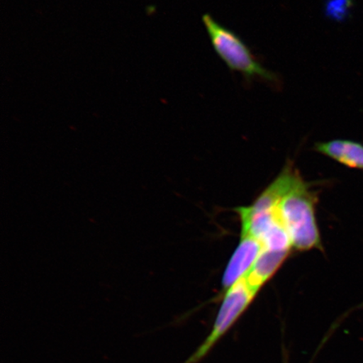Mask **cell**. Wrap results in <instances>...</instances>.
I'll use <instances>...</instances> for the list:
<instances>
[{
  "label": "cell",
  "mask_w": 363,
  "mask_h": 363,
  "mask_svg": "<svg viewBox=\"0 0 363 363\" xmlns=\"http://www.w3.org/2000/svg\"><path fill=\"white\" fill-rule=\"evenodd\" d=\"M316 195L303 179L285 195L278 207L279 214L291 240L299 252L323 251L315 217Z\"/></svg>",
  "instance_id": "obj_1"
},
{
  "label": "cell",
  "mask_w": 363,
  "mask_h": 363,
  "mask_svg": "<svg viewBox=\"0 0 363 363\" xmlns=\"http://www.w3.org/2000/svg\"><path fill=\"white\" fill-rule=\"evenodd\" d=\"M203 22L213 48L231 71L240 72L248 81L259 78L274 84L280 83L279 77L266 69L233 30L220 25L210 15H204Z\"/></svg>",
  "instance_id": "obj_2"
},
{
  "label": "cell",
  "mask_w": 363,
  "mask_h": 363,
  "mask_svg": "<svg viewBox=\"0 0 363 363\" xmlns=\"http://www.w3.org/2000/svg\"><path fill=\"white\" fill-rule=\"evenodd\" d=\"M257 293L258 291L248 284L245 277L227 289L210 335L197 351L184 363H198L201 361L215 347L218 340L223 337L240 316L246 311Z\"/></svg>",
  "instance_id": "obj_3"
},
{
  "label": "cell",
  "mask_w": 363,
  "mask_h": 363,
  "mask_svg": "<svg viewBox=\"0 0 363 363\" xmlns=\"http://www.w3.org/2000/svg\"><path fill=\"white\" fill-rule=\"evenodd\" d=\"M262 250L261 242L252 235H240L238 246L227 263L222 277V288L225 292L248 274L260 255Z\"/></svg>",
  "instance_id": "obj_4"
},
{
  "label": "cell",
  "mask_w": 363,
  "mask_h": 363,
  "mask_svg": "<svg viewBox=\"0 0 363 363\" xmlns=\"http://www.w3.org/2000/svg\"><path fill=\"white\" fill-rule=\"evenodd\" d=\"M317 152L350 169L363 170V144L352 140L335 139L315 145Z\"/></svg>",
  "instance_id": "obj_5"
},
{
  "label": "cell",
  "mask_w": 363,
  "mask_h": 363,
  "mask_svg": "<svg viewBox=\"0 0 363 363\" xmlns=\"http://www.w3.org/2000/svg\"><path fill=\"white\" fill-rule=\"evenodd\" d=\"M290 252H276L262 248L252 269L245 276L248 284L259 292L262 286L269 282L289 256Z\"/></svg>",
  "instance_id": "obj_6"
},
{
  "label": "cell",
  "mask_w": 363,
  "mask_h": 363,
  "mask_svg": "<svg viewBox=\"0 0 363 363\" xmlns=\"http://www.w3.org/2000/svg\"><path fill=\"white\" fill-rule=\"evenodd\" d=\"M349 6H350V0H329L326 11L330 13V16L338 18L339 13H342V16L343 13L344 15Z\"/></svg>",
  "instance_id": "obj_7"
}]
</instances>
